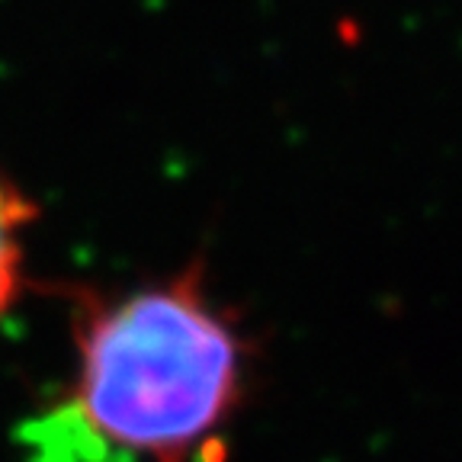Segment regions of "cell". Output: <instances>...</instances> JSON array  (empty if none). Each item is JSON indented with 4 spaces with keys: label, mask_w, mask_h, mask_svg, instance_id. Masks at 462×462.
<instances>
[{
    "label": "cell",
    "mask_w": 462,
    "mask_h": 462,
    "mask_svg": "<svg viewBox=\"0 0 462 462\" xmlns=\"http://www.w3.org/2000/svg\"><path fill=\"white\" fill-rule=\"evenodd\" d=\"M254 340L199 270L78 292L71 373L23 427L26 462H222Z\"/></svg>",
    "instance_id": "obj_1"
},
{
    "label": "cell",
    "mask_w": 462,
    "mask_h": 462,
    "mask_svg": "<svg viewBox=\"0 0 462 462\" xmlns=\"http://www.w3.org/2000/svg\"><path fill=\"white\" fill-rule=\"evenodd\" d=\"M32 216V202L0 171V321L14 311L26 289V231Z\"/></svg>",
    "instance_id": "obj_2"
}]
</instances>
